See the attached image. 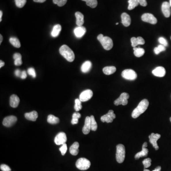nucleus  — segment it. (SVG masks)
Here are the masks:
<instances>
[{"label": "nucleus", "instance_id": "obj_1", "mask_svg": "<svg viewBox=\"0 0 171 171\" xmlns=\"http://www.w3.org/2000/svg\"><path fill=\"white\" fill-rule=\"evenodd\" d=\"M149 101L147 99H144L139 103L137 107L133 110L132 113L133 118H136L147 110L149 106Z\"/></svg>", "mask_w": 171, "mask_h": 171}, {"label": "nucleus", "instance_id": "obj_2", "mask_svg": "<svg viewBox=\"0 0 171 171\" xmlns=\"http://www.w3.org/2000/svg\"><path fill=\"white\" fill-rule=\"evenodd\" d=\"M60 53L69 62H72L75 59V54L73 50L66 45H63L60 48Z\"/></svg>", "mask_w": 171, "mask_h": 171}, {"label": "nucleus", "instance_id": "obj_3", "mask_svg": "<svg viewBox=\"0 0 171 171\" xmlns=\"http://www.w3.org/2000/svg\"><path fill=\"white\" fill-rule=\"evenodd\" d=\"M97 39L105 50H109L113 48V41L109 37L104 36L103 34H100L98 36Z\"/></svg>", "mask_w": 171, "mask_h": 171}, {"label": "nucleus", "instance_id": "obj_4", "mask_svg": "<svg viewBox=\"0 0 171 171\" xmlns=\"http://www.w3.org/2000/svg\"><path fill=\"white\" fill-rule=\"evenodd\" d=\"M116 152V160L118 163H122L125 159L126 149L125 147L122 144H118L117 145Z\"/></svg>", "mask_w": 171, "mask_h": 171}, {"label": "nucleus", "instance_id": "obj_5", "mask_svg": "<svg viewBox=\"0 0 171 171\" xmlns=\"http://www.w3.org/2000/svg\"><path fill=\"white\" fill-rule=\"evenodd\" d=\"M91 166V163L85 158H80L76 163V167L80 170H88Z\"/></svg>", "mask_w": 171, "mask_h": 171}, {"label": "nucleus", "instance_id": "obj_6", "mask_svg": "<svg viewBox=\"0 0 171 171\" xmlns=\"http://www.w3.org/2000/svg\"><path fill=\"white\" fill-rule=\"evenodd\" d=\"M122 77L126 79L134 80L137 77V74L134 70L131 69H125L122 73Z\"/></svg>", "mask_w": 171, "mask_h": 171}, {"label": "nucleus", "instance_id": "obj_7", "mask_svg": "<svg viewBox=\"0 0 171 171\" xmlns=\"http://www.w3.org/2000/svg\"><path fill=\"white\" fill-rule=\"evenodd\" d=\"M129 94L127 93H123L120 95L119 97L114 101V104L115 106L122 105L123 106L126 105L128 103V99L129 98Z\"/></svg>", "mask_w": 171, "mask_h": 171}, {"label": "nucleus", "instance_id": "obj_8", "mask_svg": "<svg viewBox=\"0 0 171 171\" xmlns=\"http://www.w3.org/2000/svg\"><path fill=\"white\" fill-rule=\"evenodd\" d=\"M116 117L114 113V111L112 110H109L107 114H105L101 117V120L102 122H107V123H112L114 119Z\"/></svg>", "mask_w": 171, "mask_h": 171}, {"label": "nucleus", "instance_id": "obj_9", "mask_svg": "<svg viewBox=\"0 0 171 171\" xmlns=\"http://www.w3.org/2000/svg\"><path fill=\"white\" fill-rule=\"evenodd\" d=\"M67 140L66 134L64 132H60L57 134L54 139V142L57 145L65 144Z\"/></svg>", "mask_w": 171, "mask_h": 171}, {"label": "nucleus", "instance_id": "obj_10", "mask_svg": "<svg viewBox=\"0 0 171 171\" xmlns=\"http://www.w3.org/2000/svg\"><path fill=\"white\" fill-rule=\"evenodd\" d=\"M17 121V118L14 115H10L6 117L3 120V124L6 127H11L14 125Z\"/></svg>", "mask_w": 171, "mask_h": 171}, {"label": "nucleus", "instance_id": "obj_11", "mask_svg": "<svg viewBox=\"0 0 171 171\" xmlns=\"http://www.w3.org/2000/svg\"><path fill=\"white\" fill-rule=\"evenodd\" d=\"M141 19L143 22H148L152 24H155L157 22L156 18L152 14L148 13L142 15Z\"/></svg>", "mask_w": 171, "mask_h": 171}, {"label": "nucleus", "instance_id": "obj_12", "mask_svg": "<svg viewBox=\"0 0 171 171\" xmlns=\"http://www.w3.org/2000/svg\"><path fill=\"white\" fill-rule=\"evenodd\" d=\"M160 137V134H155V133H152L149 136L150 142L152 144L153 147L155 148V150H158L159 149V147L158 145L157 141Z\"/></svg>", "mask_w": 171, "mask_h": 171}, {"label": "nucleus", "instance_id": "obj_13", "mask_svg": "<svg viewBox=\"0 0 171 171\" xmlns=\"http://www.w3.org/2000/svg\"><path fill=\"white\" fill-rule=\"evenodd\" d=\"M93 94V92L91 90H86L80 94L79 99L81 102H86L91 99Z\"/></svg>", "mask_w": 171, "mask_h": 171}, {"label": "nucleus", "instance_id": "obj_14", "mask_svg": "<svg viewBox=\"0 0 171 171\" xmlns=\"http://www.w3.org/2000/svg\"><path fill=\"white\" fill-rule=\"evenodd\" d=\"M171 5L170 3L167 1H164L162 5V11L164 16L168 18L171 14Z\"/></svg>", "mask_w": 171, "mask_h": 171}, {"label": "nucleus", "instance_id": "obj_15", "mask_svg": "<svg viewBox=\"0 0 171 171\" xmlns=\"http://www.w3.org/2000/svg\"><path fill=\"white\" fill-rule=\"evenodd\" d=\"M147 142H144L142 146V150L141 151L137 153L136 155L134 157L136 159H138L141 157L147 156L148 155V150L147 148Z\"/></svg>", "mask_w": 171, "mask_h": 171}, {"label": "nucleus", "instance_id": "obj_16", "mask_svg": "<svg viewBox=\"0 0 171 171\" xmlns=\"http://www.w3.org/2000/svg\"><path fill=\"white\" fill-rule=\"evenodd\" d=\"M152 73L156 77H163L166 75V69L163 66H158L152 71Z\"/></svg>", "mask_w": 171, "mask_h": 171}, {"label": "nucleus", "instance_id": "obj_17", "mask_svg": "<svg viewBox=\"0 0 171 171\" xmlns=\"http://www.w3.org/2000/svg\"><path fill=\"white\" fill-rule=\"evenodd\" d=\"M86 33V29L83 26H77L74 30L75 35L77 38H81Z\"/></svg>", "mask_w": 171, "mask_h": 171}, {"label": "nucleus", "instance_id": "obj_18", "mask_svg": "<svg viewBox=\"0 0 171 171\" xmlns=\"http://www.w3.org/2000/svg\"><path fill=\"white\" fill-rule=\"evenodd\" d=\"M131 42L132 44L133 47H136L139 45H144L145 43V39L141 37H138L137 38L132 37L131 39Z\"/></svg>", "mask_w": 171, "mask_h": 171}, {"label": "nucleus", "instance_id": "obj_19", "mask_svg": "<svg viewBox=\"0 0 171 171\" xmlns=\"http://www.w3.org/2000/svg\"><path fill=\"white\" fill-rule=\"evenodd\" d=\"M91 130V126H90V117H87L85 119L84 126L82 128V132L85 134H88Z\"/></svg>", "mask_w": 171, "mask_h": 171}, {"label": "nucleus", "instance_id": "obj_20", "mask_svg": "<svg viewBox=\"0 0 171 171\" xmlns=\"http://www.w3.org/2000/svg\"><path fill=\"white\" fill-rule=\"evenodd\" d=\"M122 23L125 27H128L130 25L131 22L130 17L128 14L126 12L123 13L121 15Z\"/></svg>", "mask_w": 171, "mask_h": 171}, {"label": "nucleus", "instance_id": "obj_21", "mask_svg": "<svg viewBox=\"0 0 171 171\" xmlns=\"http://www.w3.org/2000/svg\"><path fill=\"white\" fill-rule=\"evenodd\" d=\"M20 98L17 95L14 94L11 96L10 99V106L14 108H16L18 107L20 103Z\"/></svg>", "mask_w": 171, "mask_h": 171}, {"label": "nucleus", "instance_id": "obj_22", "mask_svg": "<svg viewBox=\"0 0 171 171\" xmlns=\"http://www.w3.org/2000/svg\"><path fill=\"white\" fill-rule=\"evenodd\" d=\"M25 117L30 121H36L38 117V114L37 111H33L30 113H26L24 114Z\"/></svg>", "mask_w": 171, "mask_h": 171}, {"label": "nucleus", "instance_id": "obj_23", "mask_svg": "<svg viewBox=\"0 0 171 171\" xmlns=\"http://www.w3.org/2000/svg\"><path fill=\"white\" fill-rule=\"evenodd\" d=\"M75 16L77 19L76 24L78 26H82L84 22V15L81 12H77L75 13Z\"/></svg>", "mask_w": 171, "mask_h": 171}, {"label": "nucleus", "instance_id": "obj_24", "mask_svg": "<svg viewBox=\"0 0 171 171\" xmlns=\"http://www.w3.org/2000/svg\"><path fill=\"white\" fill-rule=\"evenodd\" d=\"M79 142H74L69 148L70 153L73 155H77L79 153Z\"/></svg>", "mask_w": 171, "mask_h": 171}, {"label": "nucleus", "instance_id": "obj_25", "mask_svg": "<svg viewBox=\"0 0 171 171\" xmlns=\"http://www.w3.org/2000/svg\"><path fill=\"white\" fill-rule=\"evenodd\" d=\"M92 63L90 61H86L85 62L81 67V70L83 73H87L91 69Z\"/></svg>", "mask_w": 171, "mask_h": 171}, {"label": "nucleus", "instance_id": "obj_26", "mask_svg": "<svg viewBox=\"0 0 171 171\" xmlns=\"http://www.w3.org/2000/svg\"><path fill=\"white\" fill-rule=\"evenodd\" d=\"M116 68L114 66H106L103 68V71L104 73L107 75H111L116 71Z\"/></svg>", "mask_w": 171, "mask_h": 171}, {"label": "nucleus", "instance_id": "obj_27", "mask_svg": "<svg viewBox=\"0 0 171 171\" xmlns=\"http://www.w3.org/2000/svg\"><path fill=\"white\" fill-rule=\"evenodd\" d=\"M61 26L60 25L57 24L55 25L53 27V30L51 33V35L53 37H57L59 35L60 32L61 31Z\"/></svg>", "mask_w": 171, "mask_h": 171}, {"label": "nucleus", "instance_id": "obj_28", "mask_svg": "<svg viewBox=\"0 0 171 171\" xmlns=\"http://www.w3.org/2000/svg\"><path fill=\"white\" fill-rule=\"evenodd\" d=\"M47 121L50 124H57L60 122V119L53 115H50L48 117Z\"/></svg>", "mask_w": 171, "mask_h": 171}, {"label": "nucleus", "instance_id": "obj_29", "mask_svg": "<svg viewBox=\"0 0 171 171\" xmlns=\"http://www.w3.org/2000/svg\"><path fill=\"white\" fill-rule=\"evenodd\" d=\"M133 50H134V55L136 57H142L144 55L145 52L144 49L141 48L134 47Z\"/></svg>", "mask_w": 171, "mask_h": 171}, {"label": "nucleus", "instance_id": "obj_30", "mask_svg": "<svg viewBox=\"0 0 171 171\" xmlns=\"http://www.w3.org/2000/svg\"><path fill=\"white\" fill-rule=\"evenodd\" d=\"M10 42L14 47L19 48L20 47V43L19 39L15 37H11L9 39Z\"/></svg>", "mask_w": 171, "mask_h": 171}, {"label": "nucleus", "instance_id": "obj_31", "mask_svg": "<svg viewBox=\"0 0 171 171\" xmlns=\"http://www.w3.org/2000/svg\"><path fill=\"white\" fill-rule=\"evenodd\" d=\"M128 2L129 3V5L128 6V9L129 10L134 9L139 4L138 0H129Z\"/></svg>", "mask_w": 171, "mask_h": 171}, {"label": "nucleus", "instance_id": "obj_32", "mask_svg": "<svg viewBox=\"0 0 171 171\" xmlns=\"http://www.w3.org/2000/svg\"><path fill=\"white\" fill-rule=\"evenodd\" d=\"M80 117H81V115L80 113H78V112H75V113H73L72 115V119L71 121L72 125L77 124L79 123V118H80Z\"/></svg>", "mask_w": 171, "mask_h": 171}, {"label": "nucleus", "instance_id": "obj_33", "mask_svg": "<svg viewBox=\"0 0 171 171\" xmlns=\"http://www.w3.org/2000/svg\"><path fill=\"white\" fill-rule=\"evenodd\" d=\"M86 1L87 5L90 6L92 8H95L98 5L97 0H82Z\"/></svg>", "mask_w": 171, "mask_h": 171}, {"label": "nucleus", "instance_id": "obj_34", "mask_svg": "<svg viewBox=\"0 0 171 171\" xmlns=\"http://www.w3.org/2000/svg\"><path fill=\"white\" fill-rule=\"evenodd\" d=\"M90 126H91V130L96 131L98 128V125L96 123V121L95 120V117L94 115H91L90 117Z\"/></svg>", "mask_w": 171, "mask_h": 171}, {"label": "nucleus", "instance_id": "obj_35", "mask_svg": "<svg viewBox=\"0 0 171 171\" xmlns=\"http://www.w3.org/2000/svg\"><path fill=\"white\" fill-rule=\"evenodd\" d=\"M82 109V106L81 105V101L79 99H76L75 100V106L74 109L76 111H79Z\"/></svg>", "mask_w": 171, "mask_h": 171}, {"label": "nucleus", "instance_id": "obj_36", "mask_svg": "<svg viewBox=\"0 0 171 171\" xmlns=\"http://www.w3.org/2000/svg\"><path fill=\"white\" fill-rule=\"evenodd\" d=\"M166 50V47L163 45H158V46L155 48L154 49V52L155 54L158 55L161 52L165 51Z\"/></svg>", "mask_w": 171, "mask_h": 171}, {"label": "nucleus", "instance_id": "obj_37", "mask_svg": "<svg viewBox=\"0 0 171 171\" xmlns=\"http://www.w3.org/2000/svg\"><path fill=\"white\" fill-rule=\"evenodd\" d=\"M26 0H15L16 5L19 8H22L26 4Z\"/></svg>", "mask_w": 171, "mask_h": 171}, {"label": "nucleus", "instance_id": "obj_38", "mask_svg": "<svg viewBox=\"0 0 171 171\" xmlns=\"http://www.w3.org/2000/svg\"><path fill=\"white\" fill-rule=\"evenodd\" d=\"M151 162L152 160L149 158H147L142 161V164H144L145 169L151 166Z\"/></svg>", "mask_w": 171, "mask_h": 171}, {"label": "nucleus", "instance_id": "obj_39", "mask_svg": "<svg viewBox=\"0 0 171 171\" xmlns=\"http://www.w3.org/2000/svg\"><path fill=\"white\" fill-rule=\"evenodd\" d=\"M67 0H53L54 4H57L59 7H62L66 3Z\"/></svg>", "mask_w": 171, "mask_h": 171}, {"label": "nucleus", "instance_id": "obj_40", "mask_svg": "<svg viewBox=\"0 0 171 171\" xmlns=\"http://www.w3.org/2000/svg\"><path fill=\"white\" fill-rule=\"evenodd\" d=\"M67 149H68V147H67V145H66V143L62 145L59 149L60 151L61 152V155H65Z\"/></svg>", "mask_w": 171, "mask_h": 171}, {"label": "nucleus", "instance_id": "obj_41", "mask_svg": "<svg viewBox=\"0 0 171 171\" xmlns=\"http://www.w3.org/2000/svg\"><path fill=\"white\" fill-rule=\"evenodd\" d=\"M28 73L29 75H31L33 78H35L36 77L35 71L33 68H30L28 69Z\"/></svg>", "mask_w": 171, "mask_h": 171}, {"label": "nucleus", "instance_id": "obj_42", "mask_svg": "<svg viewBox=\"0 0 171 171\" xmlns=\"http://www.w3.org/2000/svg\"><path fill=\"white\" fill-rule=\"evenodd\" d=\"M158 41H159V43L161 45H164L165 47L167 46L168 43H167V41H166V39H164L163 37H160V38H159Z\"/></svg>", "mask_w": 171, "mask_h": 171}, {"label": "nucleus", "instance_id": "obj_43", "mask_svg": "<svg viewBox=\"0 0 171 171\" xmlns=\"http://www.w3.org/2000/svg\"><path fill=\"white\" fill-rule=\"evenodd\" d=\"M0 168L3 171H11V169L6 164H3L1 165Z\"/></svg>", "mask_w": 171, "mask_h": 171}, {"label": "nucleus", "instance_id": "obj_44", "mask_svg": "<svg viewBox=\"0 0 171 171\" xmlns=\"http://www.w3.org/2000/svg\"><path fill=\"white\" fill-rule=\"evenodd\" d=\"M13 58L14 60L22 59V55L19 53H15L14 54Z\"/></svg>", "mask_w": 171, "mask_h": 171}, {"label": "nucleus", "instance_id": "obj_45", "mask_svg": "<svg viewBox=\"0 0 171 171\" xmlns=\"http://www.w3.org/2000/svg\"><path fill=\"white\" fill-rule=\"evenodd\" d=\"M139 4L143 7H145L147 5V3L146 0H138Z\"/></svg>", "mask_w": 171, "mask_h": 171}, {"label": "nucleus", "instance_id": "obj_46", "mask_svg": "<svg viewBox=\"0 0 171 171\" xmlns=\"http://www.w3.org/2000/svg\"><path fill=\"white\" fill-rule=\"evenodd\" d=\"M14 64L15 66H20L22 64V59L14 60Z\"/></svg>", "mask_w": 171, "mask_h": 171}, {"label": "nucleus", "instance_id": "obj_47", "mask_svg": "<svg viewBox=\"0 0 171 171\" xmlns=\"http://www.w3.org/2000/svg\"><path fill=\"white\" fill-rule=\"evenodd\" d=\"M20 77L22 79H26V77H27V73H26L25 71H22V74H21Z\"/></svg>", "mask_w": 171, "mask_h": 171}, {"label": "nucleus", "instance_id": "obj_48", "mask_svg": "<svg viewBox=\"0 0 171 171\" xmlns=\"http://www.w3.org/2000/svg\"><path fill=\"white\" fill-rule=\"evenodd\" d=\"M22 71L20 70V69H16L15 71V75L16 77H20L21 74H22Z\"/></svg>", "mask_w": 171, "mask_h": 171}, {"label": "nucleus", "instance_id": "obj_49", "mask_svg": "<svg viewBox=\"0 0 171 171\" xmlns=\"http://www.w3.org/2000/svg\"><path fill=\"white\" fill-rule=\"evenodd\" d=\"M46 0H33V1L36 3H43L45 2Z\"/></svg>", "mask_w": 171, "mask_h": 171}, {"label": "nucleus", "instance_id": "obj_50", "mask_svg": "<svg viewBox=\"0 0 171 171\" xmlns=\"http://www.w3.org/2000/svg\"><path fill=\"white\" fill-rule=\"evenodd\" d=\"M161 170V167L159 166L156 167V168L153 171H160Z\"/></svg>", "mask_w": 171, "mask_h": 171}, {"label": "nucleus", "instance_id": "obj_51", "mask_svg": "<svg viewBox=\"0 0 171 171\" xmlns=\"http://www.w3.org/2000/svg\"><path fill=\"white\" fill-rule=\"evenodd\" d=\"M4 64H5V63H4V62L2 61V60H1L0 61V68H2L3 66H4Z\"/></svg>", "mask_w": 171, "mask_h": 171}, {"label": "nucleus", "instance_id": "obj_52", "mask_svg": "<svg viewBox=\"0 0 171 171\" xmlns=\"http://www.w3.org/2000/svg\"><path fill=\"white\" fill-rule=\"evenodd\" d=\"M2 16H3V12L0 11V22H1L2 20Z\"/></svg>", "mask_w": 171, "mask_h": 171}, {"label": "nucleus", "instance_id": "obj_53", "mask_svg": "<svg viewBox=\"0 0 171 171\" xmlns=\"http://www.w3.org/2000/svg\"><path fill=\"white\" fill-rule=\"evenodd\" d=\"M0 39H1V40H0V44H1L3 40V36L1 35V34L0 35Z\"/></svg>", "mask_w": 171, "mask_h": 171}, {"label": "nucleus", "instance_id": "obj_54", "mask_svg": "<svg viewBox=\"0 0 171 171\" xmlns=\"http://www.w3.org/2000/svg\"><path fill=\"white\" fill-rule=\"evenodd\" d=\"M144 171H150L149 170H148V169H144Z\"/></svg>", "mask_w": 171, "mask_h": 171}, {"label": "nucleus", "instance_id": "obj_55", "mask_svg": "<svg viewBox=\"0 0 171 171\" xmlns=\"http://www.w3.org/2000/svg\"><path fill=\"white\" fill-rule=\"evenodd\" d=\"M170 5H171V0H170Z\"/></svg>", "mask_w": 171, "mask_h": 171}, {"label": "nucleus", "instance_id": "obj_56", "mask_svg": "<svg viewBox=\"0 0 171 171\" xmlns=\"http://www.w3.org/2000/svg\"><path fill=\"white\" fill-rule=\"evenodd\" d=\"M170 121H171V117L170 118Z\"/></svg>", "mask_w": 171, "mask_h": 171}, {"label": "nucleus", "instance_id": "obj_57", "mask_svg": "<svg viewBox=\"0 0 171 171\" xmlns=\"http://www.w3.org/2000/svg\"><path fill=\"white\" fill-rule=\"evenodd\" d=\"M118 23H116V25H118Z\"/></svg>", "mask_w": 171, "mask_h": 171}, {"label": "nucleus", "instance_id": "obj_58", "mask_svg": "<svg viewBox=\"0 0 171 171\" xmlns=\"http://www.w3.org/2000/svg\"></svg>", "mask_w": 171, "mask_h": 171}]
</instances>
